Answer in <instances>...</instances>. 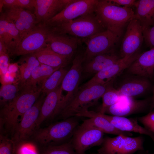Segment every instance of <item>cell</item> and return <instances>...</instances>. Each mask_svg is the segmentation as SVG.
<instances>
[{
    "label": "cell",
    "mask_w": 154,
    "mask_h": 154,
    "mask_svg": "<svg viewBox=\"0 0 154 154\" xmlns=\"http://www.w3.org/2000/svg\"><path fill=\"white\" fill-rule=\"evenodd\" d=\"M135 18L140 22L142 29L154 25V0L137 1Z\"/></svg>",
    "instance_id": "25"
},
{
    "label": "cell",
    "mask_w": 154,
    "mask_h": 154,
    "mask_svg": "<svg viewBox=\"0 0 154 154\" xmlns=\"http://www.w3.org/2000/svg\"><path fill=\"white\" fill-rule=\"evenodd\" d=\"M104 133L84 121L76 129L71 139L74 148L77 154H84L91 147L100 146Z\"/></svg>",
    "instance_id": "9"
},
{
    "label": "cell",
    "mask_w": 154,
    "mask_h": 154,
    "mask_svg": "<svg viewBox=\"0 0 154 154\" xmlns=\"http://www.w3.org/2000/svg\"><path fill=\"white\" fill-rule=\"evenodd\" d=\"M24 142L18 145L19 146L18 150V154H38L35 148L33 146L25 143Z\"/></svg>",
    "instance_id": "39"
},
{
    "label": "cell",
    "mask_w": 154,
    "mask_h": 154,
    "mask_svg": "<svg viewBox=\"0 0 154 154\" xmlns=\"http://www.w3.org/2000/svg\"><path fill=\"white\" fill-rule=\"evenodd\" d=\"M52 27L57 31L82 40L106 30L98 20L94 12Z\"/></svg>",
    "instance_id": "5"
},
{
    "label": "cell",
    "mask_w": 154,
    "mask_h": 154,
    "mask_svg": "<svg viewBox=\"0 0 154 154\" xmlns=\"http://www.w3.org/2000/svg\"><path fill=\"white\" fill-rule=\"evenodd\" d=\"M141 54L139 51L130 56L120 58L109 68L95 74L83 86L105 84L114 79L125 71Z\"/></svg>",
    "instance_id": "16"
},
{
    "label": "cell",
    "mask_w": 154,
    "mask_h": 154,
    "mask_svg": "<svg viewBox=\"0 0 154 154\" xmlns=\"http://www.w3.org/2000/svg\"><path fill=\"white\" fill-rule=\"evenodd\" d=\"M42 92L40 88L22 90L0 110V128L13 133L24 114L34 104Z\"/></svg>",
    "instance_id": "2"
},
{
    "label": "cell",
    "mask_w": 154,
    "mask_h": 154,
    "mask_svg": "<svg viewBox=\"0 0 154 154\" xmlns=\"http://www.w3.org/2000/svg\"><path fill=\"white\" fill-rule=\"evenodd\" d=\"M137 154H145L143 153H138Z\"/></svg>",
    "instance_id": "45"
},
{
    "label": "cell",
    "mask_w": 154,
    "mask_h": 154,
    "mask_svg": "<svg viewBox=\"0 0 154 154\" xmlns=\"http://www.w3.org/2000/svg\"><path fill=\"white\" fill-rule=\"evenodd\" d=\"M9 66V57L8 54L0 55V68L1 74H5Z\"/></svg>",
    "instance_id": "40"
},
{
    "label": "cell",
    "mask_w": 154,
    "mask_h": 154,
    "mask_svg": "<svg viewBox=\"0 0 154 154\" xmlns=\"http://www.w3.org/2000/svg\"><path fill=\"white\" fill-rule=\"evenodd\" d=\"M4 13L7 20L13 23L19 30L21 39L38 24L34 13L22 8H7Z\"/></svg>",
    "instance_id": "17"
},
{
    "label": "cell",
    "mask_w": 154,
    "mask_h": 154,
    "mask_svg": "<svg viewBox=\"0 0 154 154\" xmlns=\"http://www.w3.org/2000/svg\"><path fill=\"white\" fill-rule=\"evenodd\" d=\"M62 100L61 85L46 94L37 121L36 130L39 128L43 122L57 117Z\"/></svg>",
    "instance_id": "19"
},
{
    "label": "cell",
    "mask_w": 154,
    "mask_h": 154,
    "mask_svg": "<svg viewBox=\"0 0 154 154\" xmlns=\"http://www.w3.org/2000/svg\"><path fill=\"white\" fill-rule=\"evenodd\" d=\"M79 117H70L46 127L39 128L33 134L34 139L40 144L46 146L58 145L68 141L79 125Z\"/></svg>",
    "instance_id": "4"
},
{
    "label": "cell",
    "mask_w": 154,
    "mask_h": 154,
    "mask_svg": "<svg viewBox=\"0 0 154 154\" xmlns=\"http://www.w3.org/2000/svg\"><path fill=\"white\" fill-rule=\"evenodd\" d=\"M43 96L38 99L24 114L15 129L11 139L16 146L24 142L33 135L41 108L44 100Z\"/></svg>",
    "instance_id": "11"
},
{
    "label": "cell",
    "mask_w": 154,
    "mask_h": 154,
    "mask_svg": "<svg viewBox=\"0 0 154 154\" xmlns=\"http://www.w3.org/2000/svg\"><path fill=\"white\" fill-rule=\"evenodd\" d=\"M104 137L97 154H133L144 150V139L142 135L134 137L123 135Z\"/></svg>",
    "instance_id": "6"
},
{
    "label": "cell",
    "mask_w": 154,
    "mask_h": 154,
    "mask_svg": "<svg viewBox=\"0 0 154 154\" xmlns=\"http://www.w3.org/2000/svg\"><path fill=\"white\" fill-rule=\"evenodd\" d=\"M112 85L108 89L102 97V103L99 112L101 114H105L108 108L116 104L120 99L121 95Z\"/></svg>",
    "instance_id": "30"
},
{
    "label": "cell",
    "mask_w": 154,
    "mask_h": 154,
    "mask_svg": "<svg viewBox=\"0 0 154 154\" xmlns=\"http://www.w3.org/2000/svg\"><path fill=\"white\" fill-rule=\"evenodd\" d=\"M52 27L46 23H40L21 40L12 55H23L35 53L47 45L48 36Z\"/></svg>",
    "instance_id": "7"
},
{
    "label": "cell",
    "mask_w": 154,
    "mask_h": 154,
    "mask_svg": "<svg viewBox=\"0 0 154 154\" xmlns=\"http://www.w3.org/2000/svg\"><path fill=\"white\" fill-rule=\"evenodd\" d=\"M8 22L4 13L1 14L0 18V40H2L6 45L8 36Z\"/></svg>",
    "instance_id": "36"
},
{
    "label": "cell",
    "mask_w": 154,
    "mask_h": 154,
    "mask_svg": "<svg viewBox=\"0 0 154 154\" xmlns=\"http://www.w3.org/2000/svg\"><path fill=\"white\" fill-rule=\"evenodd\" d=\"M130 98L125 100H120L116 104L108 108L105 114L125 117L143 112L150 107L151 99L136 100Z\"/></svg>",
    "instance_id": "20"
},
{
    "label": "cell",
    "mask_w": 154,
    "mask_h": 154,
    "mask_svg": "<svg viewBox=\"0 0 154 154\" xmlns=\"http://www.w3.org/2000/svg\"><path fill=\"white\" fill-rule=\"evenodd\" d=\"M144 40L147 45L151 48L154 47V25L142 29Z\"/></svg>",
    "instance_id": "37"
},
{
    "label": "cell",
    "mask_w": 154,
    "mask_h": 154,
    "mask_svg": "<svg viewBox=\"0 0 154 154\" xmlns=\"http://www.w3.org/2000/svg\"><path fill=\"white\" fill-rule=\"evenodd\" d=\"M17 86L12 84L2 85L0 88V105L2 107L12 102L19 95Z\"/></svg>",
    "instance_id": "32"
},
{
    "label": "cell",
    "mask_w": 154,
    "mask_h": 154,
    "mask_svg": "<svg viewBox=\"0 0 154 154\" xmlns=\"http://www.w3.org/2000/svg\"><path fill=\"white\" fill-rule=\"evenodd\" d=\"M126 73L117 77L119 79L114 88L121 95L130 98L140 96L152 89L153 86L149 79Z\"/></svg>",
    "instance_id": "13"
},
{
    "label": "cell",
    "mask_w": 154,
    "mask_h": 154,
    "mask_svg": "<svg viewBox=\"0 0 154 154\" xmlns=\"http://www.w3.org/2000/svg\"><path fill=\"white\" fill-rule=\"evenodd\" d=\"M4 7L3 4L2 0H0V12H1L3 7Z\"/></svg>",
    "instance_id": "44"
},
{
    "label": "cell",
    "mask_w": 154,
    "mask_h": 154,
    "mask_svg": "<svg viewBox=\"0 0 154 154\" xmlns=\"http://www.w3.org/2000/svg\"><path fill=\"white\" fill-rule=\"evenodd\" d=\"M94 13L105 29L110 31L120 37L125 26L135 18L134 12L131 7L117 5L109 0H98Z\"/></svg>",
    "instance_id": "1"
},
{
    "label": "cell",
    "mask_w": 154,
    "mask_h": 154,
    "mask_svg": "<svg viewBox=\"0 0 154 154\" xmlns=\"http://www.w3.org/2000/svg\"><path fill=\"white\" fill-rule=\"evenodd\" d=\"M153 154H154V153H153Z\"/></svg>",
    "instance_id": "47"
},
{
    "label": "cell",
    "mask_w": 154,
    "mask_h": 154,
    "mask_svg": "<svg viewBox=\"0 0 154 154\" xmlns=\"http://www.w3.org/2000/svg\"><path fill=\"white\" fill-rule=\"evenodd\" d=\"M16 146L11 139L0 135V154H14Z\"/></svg>",
    "instance_id": "34"
},
{
    "label": "cell",
    "mask_w": 154,
    "mask_h": 154,
    "mask_svg": "<svg viewBox=\"0 0 154 154\" xmlns=\"http://www.w3.org/2000/svg\"><path fill=\"white\" fill-rule=\"evenodd\" d=\"M68 71L64 67H62L54 71L42 84V92L47 94L58 87Z\"/></svg>",
    "instance_id": "29"
},
{
    "label": "cell",
    "mask_w": 154,
    "mask_h": 154,
    "mask_svg": "<svg viewBox=\"0 0 154 154\" xmlns=\"http://www.w3.org/2000/svg\"><path fill=\"white\" fill-rule=\"evenodd\" d=\"M98 0H73L61 12L46 23L52 27L69 22L94 12Z\"/></svg>",
    "instance_id": "12"
},
{
    "label": "cell",
    "mask_w": 154,
    "mask_h": 154,
    "mask_svg": "<svg viewBox=\"0 0 154 154\" xmlns=\"http://www.w3.org/2000/svg\"><path fill=\"white\" fill-rule=\"evenodd\" d=\"M102 115L117 129L124 132L146 135L150 137L154 142V134L140 125L136 119L106 114Z\"/></svg>",
    "instance_id": "23"
},
{
    "label": "cell",
    "mask_w": 154,
    "mask_h": 154,
    "mask_svg": "<svg viewBox=\"0 0 154 154\" xmlns=\"http://www.w3.org/2000/svg\"><path fill=\"white\" fill-rule=\"evenodd\" d=\"M73 0H35V14L38 23H46L61 12Z\"/></svg>",
    "instance_id": "18"
},
{
    "label": "cell",
    "mask_w": 154,
    "mask_h": 154,
    "mask_svg": "<svg viewBox=\"0 0 154 154\" xmlns=\"http://www.w3.org/2000/svg\"><path fill=\"white\" fill-rule=\"evenodd\" d=\"M35 1V0H13L12 7H18L29 10H34Z\"/></svg>",
    "instance_id": "38"
},
{
    "label": "cell",
    "mask_w": 154,
    "mask_h": 154,
    "mask_svg": "<svg viewBox=\"0 0 154 154\" xmlns=\"http://www.w3.org/2000/svg\"><path fill=\"white\" fill-rule=\"evenodd\" d=\"M120 58L114 50L100 54L87 61L83 70L86 72L95 74L109 68Z\"/></svg>",
    "instance_id": "24"
},
{
    "label": "cell",
    "mask_w": 154,
    "mask_h": 154,
    "mask_svg": "<svg viewBox=\"0 0 154 154\" xmlns=\"http://www.w3.org/2000/svg\"><path fill=\"white\" fill-rule=\"evenodd\" d=\"M120 37L108 30L83 39L86 45L84 53V61L93 57L113 51Z\"/></svg>",
    "instance_id": "10"
},
{
    "label": "cell",
    "mask_w": 154,
    "mask_h": 154,
    "mask_svg": "<svg viewBox=\"0 0 154 154\" xmlns=\"http://www.w3.org/2000/svg\"><path fill=\"white\" fill-rule=\"evenodd\" d=\"M8 36L7 43L9 55H12L21 39L19 30L12 23L9 21Z\"/></svg>",
    "instance_id": "31"
},
{
    "label": "cell",
    "mask_w": 154,
    "mask_h": 154,
    "mask_svg": "<svg viewBox=\"0 0 154 154\" xmlns=\"http://www.w3.org/2000/svg\"><path fill=\"white\" fill-rule=\"evenodd\" d=\"M81 39L55 30L52 27L47 44L54 52L70 58L78 48Z\"/></svg>",
    "instance_id": "15"
},
{
    "label": "cell",
    "mask_w": 154,
    "mask_h": 154,
    "mask_svg": "<svg viewBox=\"0 0 154 154\" xmlns=\"http://www.w3.org/2000/svg\"><path fill=\"white\" fill-rule=\"evenodd\" d=\"M22 56L17 63L20 70V80L22 86L29 80L34 69L40 65L35 53Z\"/></svg>",
    "instance_id": "28"
},
{
    "label": "cell",
    "mask_w": 154,
    "mask_h": 154,
    "mask_svg": "<svg viewBox=\"0 0 154 154\" xmlns=\"http://www.w3.org/2000/svg\"><path fill=\"white\" fill-rule=\"evenodd\" d=\"M139 121L144 127L154 134V110L147 114L138 118Z\"/></svg>",
    "instance_id": "35"
},
{
    "label": "cell",
    "mask_w": 154,
    "mask_h": 154,
    "mask_svg": "<svg viewBox=\"0 0 154 154\" xmlns=\"http://www.w3.org/2000/svg\"><path fill=\"white\" fill-rule=\"evenodd\" d=\"M40 154H77L72 144L71 139L63 143L46 146Z\"/></svg>",
    "instance_id": "33"
},
{
    "label": "cell",
    "mask_w": 154,
    "mask_h": 154,
    "mask_svg": "<svg viewBox=\"0 0 154 154\" xmlns=\"http://www.w3.org/2000/svg\"><path fill=\"white\" fill-rule=\"evenodd\" d=\"M56 69L48 65L40 64L32 71L29 80L22 86V90L37 89V84L42 83L55 71Z\"/></svg>",
    "instance_id": "27"
},
{
    "label": "cell",
    "mask_w": 154,
    "mask_h": 154,
    "mask_svg": "<svg viewBox=\"0 0 154 154\" xmlns=\"http://www.w3.org/2000/svg\"><path fill=\"white\" fill-rule=\"evenodd\" d=\"M35 54L40 64L56 68L65 67L71 59L55 52L48 44Z\"/></svg>",
    "instance_id": "26"
},
{
    "label": "cell",
    "mask_w": 154,
    "mask_h": 154,
    "mask_svg": "<svg viewBox=\"0 0 154 154\" xmlns=\"http://www.w3.org/2000/svg\"><path fill=\"white\" fill-rule=\"evenodd\" d=\"M152 90L153 95L151 98L149 107L150 112L154 110V84L153 86Z\"/></svg>",
    "instance_id": "43"
},
{
    "label": "cell",
    "mask_w": 154,
    "mask_h": 154,
    "mask_svg": "<svg viewBox=\"0 0 154 154\" xmlns=\"http://www.w3.org/2000/svg\"><path fill=\"white\" fill-rule=\"evenodd\" d=\"M76 116L86 117L88 119L84 120L88 124L94 126L104 133L116 135H123L131 136L132 134L129 132L123 131L116 128L107 119L99 112H97L88 110L80 113Z\"/></svg>",
    "instance_id": "22"
},
{
    "label": "cell",
    "mask_w": 154,
    "mask_h": 154,
    "mask_svg": "<svg viewBox=\"0 0 154 154\" xmlns=\"http://www.w3.org/2000/svg\"><path fill=\"white\" fill-rule=\"evenodd\" d=\"M84 61V54L80 52L75 56L72 66L68 70L61 84L62 93L66 92L60 106L59 114L74 97L79 88Z\"/></svg>",
    "instance_id": "8"
},
{
    "label": "cell",
    "mask_w": 154,
    "mask_h": 154,
    "mask_svg": "<svg viewBox=\"0 0 154 154\" xmlns=\"http://www.w3.org/2000/svg\"><path fill=\"white\" fill-rule=\"evenodd\" d=\"M114 81L112 80L105 84L81 87L72 100L61 111L57 118L65 119L88 110L89 107L95 104L102 97L108 89L113 85Z\"/></svg>",
    "instance_id": "3"
},
{
    "label": "cell",
    "mask_w": 154,
    "mask_h": 154,
    "mask_svg": "<svg viewBox=\"0 0 154 154\" xmlns=\"http://www.w3.org/2000/svg\"><path fill=\"white\" fill-rule=\"evenodd\" d=\"M2 54L9 55L8 48L5 43L0 40V55Z\"/></svg>",
    "instance_id": "42"
},
{
    "label": "cell",
    "mask_w": 154,
    "mask_h": 154,
    "mask_svg": "<svg viewBox=\"0 0 154 154\" xmlns=\"http://www.w3.org/2000/svg\"><path fill=\"white\" fill-rule=\"evenodd\" d=\"M113 4L117 5L127 7L134 6L136 0H109Z\"/></svg>",
    "instance_id": "41"
},
{
    "label": "cell",
    "mask_w": 154,
    "mask_h": 154,
    "mask_svg": "<svg viewBox=\"0 0 154 154\" xmlns=\"http://www.w3.org/2000/svg\"><path fill=\"white\" fill-rule=\"evenodd\" d=\"M126 72L152 79L154 78V47L141 53Z\"/></svg>",
    "instance_id": "21"
},
{
    "label": "cell",
    "mask_w": 154,
    "mask_h": 154,
    "mask_svg": "<svg viewBox=\"0 0 154 154\" xmlns=\"http://www.w3.org/2000/svg\"><path fill=\"white\" fill-rule=\"evenodd\" d=\"M143 40L142 26L139 21L134 18L127 25L120 47L121 58L130 56L139 51Z\"/></svg>",
    "instance_id": "14"
},
{
    "label": "cell",
    "mask_w": 154,
    "mask_h": 154,
    "mask_svg": "<svg viewBox=\"0 0 154 154\" xmlns=\"http://www.w3.org/2000/svg\"><path fill=\"white\" fill-rule=\"evenodd\" d=\"M84 154H86V153H85ZM97 154V153H92V154Z\"/></svg>",
    "instance_id": "46"
}]
</instances>
